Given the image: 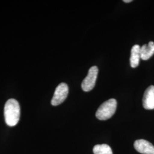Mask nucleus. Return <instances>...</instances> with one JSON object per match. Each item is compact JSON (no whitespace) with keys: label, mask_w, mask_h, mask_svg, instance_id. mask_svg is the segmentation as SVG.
<instances>
[{"label":"nucleus","mask_w":154,"mask_h":154,"mask_svg":"<svg viewBox=\"0 0 154 154\" xmlns=\"http://www.w3.org/2000/svg\"><path fill=\"white\" fill-rule=\"evenodd\" d=\"M69 94V87L65 83H60L55 89L51 103L53 106H58L63 103Z\"/></svg>","instance_id":"nucleus-4"},{"label":"nucleus","mask_w":154,"mask_h":154,"mask_svg":"<svg viewBox=\"0 0 154 154\" xmlns=\"http://www.w3.org/2000/svg\"><path fill=\"white\" fill-rule=\"evenodd\" d=\"M94 154H112V149L107 144H97L93 148Z\"/></svg>","instance_id":"nucleus-9"},{"label":"nucleus","mask_w":154,"mask_h":154,"mask_svg":"<svg viewBox=\"0 0 154 154\" xmlns=\"http://www.w3.org/2000/svg\"><path fill=\"white\" fill-rule=\"evenodd\" d=\"M134 148L139 153L142 154H154V146L144 139L137 140L134 144Z\"/></svg>","instance_id":"nucleus-5"},{"label":"nucleus","mask_w":154,"mask_h":154,"mask_svg":"<svg viewBox=\"0 0 154 154\" xmlns=\"http://www.w3.org/2000/svg\"><path fill=\"white\" fill-rule=\"evenodd\" d=\"M98 73V69L97 66H92L88 70V74L83 80L82 82V88L84 91L88 92L93 89Z\"/></svg>","instance_id":"nucleus-3"},{"label":"nucleus","mask_w":154,"mask_h":154,"mask_svg":"<svg viewBox=\"0 0 154 154\" xmlns=\"http://www.w3.org/2000/svg\"><path fill=\"white\" fill-rule=\"evenodd\" d=\"M117 102L115 99H109L99 106L95 116L100 121H106L111 118L116 112Z\"/></svg>","instance_id":"nucleus-2"},{"label":"nucleus","mask_w":154,"mask_h":154,"mask_svg":"<svg viewBox=\"0 0 154 154\" xmlns=\"http://www.w3.org/2000/svg\"><path fill=\"white\" fill-rule=\"evenodd\" d=\"M140 58V46L138 45H135L132 46L131 50L130 65L132 68H135L139 65Z\"/></svg>","instance_id":"nucleus-8"},{"label":"nucleus","mask_w":154,"mask_h":154,"mask_svg":"<svg viewBox=\"0 0 154 154\" xmlns=\"http://www.w3.org/2000/svg\"><path fill=\"white\" fill-rule=\"evenodd\" d=\"M143 107L146 110L154 109V86L151 85L144 92L143 98Z\"/></svg>","instance_id":"nucleus-6"},{"label":"nucleus","mask_w":154,"mask_h":154,"mask_svg":"<svg viewBox=\"0 0 154 154\" xmlns=\"http://www.w3.org/2000/svg\"><path fill=\"white\" fill-rule=\"evenodd\" d=\"M4 117L6 123L9 126H15L18 123L20 118V106L16 99H9L6 102Z\"/></svg>","instance_id":"nucleus-1"},{"label":"nucleus","mask_w":154,"mask_h":154,"mask_svg":"<svg viewBox=\"0 0 154 154\" xmlns=\"http://www.w3.org/2000/svg\"><path fill=\"white\" fill-rule=\"evenodd\" d=\"M125 2L126 3H128V2H132V0H124L123 1Z\"/></svg>","instance_id":"nucleus-10"},{"label":"nucleus","mask_w":154,"mask_h":154,"mask_svg":"<svg viewBox=\"0 0 154 154\" xmlns=\"http://www.w3.org/2000/svg\"><path fill=\"white\" fill-rule=\"evenodd\" d=\"M154 54V42H149L148 44L143 45L140 47V58L146 61Z\"/></svg>","instance_id":"nucleus-7"}]
</instances>
